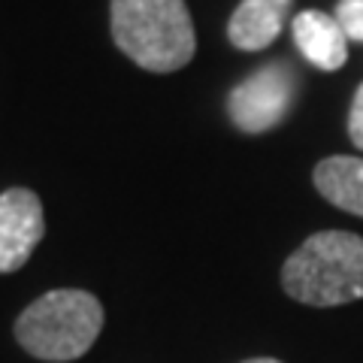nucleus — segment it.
<instances>
[{"label": "nucleus", "mask_w": 363, "mask_h": 363, "mask_svg": "<svg viewBox=\"0 0 363 363\" xmlns=\"http://www.w3.org/2000/svg\"><path fill=\"white\" fill-rule=\"evenodd\" d=\"M112 40L149 73H176L197 52L185 0H112Z\"/></svg>", "instance_id": "obj_1"}, {"label": "nucleus", "mask_w": 363, "mask_h": 363, "mask_svg": "<svg viewBox=\"0 0 363 363\" xmlns=\"http://www.w3.org/2000/svg\"><path fill=\"white\" fill-rule=\"evenodd\" d=\"M281 288L306 306H345L363 300V236L348 230L312 233L285 267Z\"/></svg>", "instance_id": "obj_2"}, {"label": "nucleus", "mask_w": 363, "mask_h": 363, "mask_svg": "<svg viewBox=\"0 0 363 363\" xmlns=\"http://www.w3.org/2000/svg\"><path fill=\"white\" fill-rule=\"evenodd\" d=\"M104 330V306L79 288L49 291L33 300L16 321V339L28 354L67 363L88 354Z\"/></svg>", "instance_id": "obj_3"}, {"label": "nucleus", "mask_w": 363, "mask_h": 363, "mask_svg": "<svg viewBox=\"0 0 363 363\" xmlns=\"http://www.w3.org/2000/svg\"><path fill=\"white\" fill-rule=\"evenodd\" d=\"M297 79L285 64H269L230 91L227 109L242 133H264L288 116Z\"/></svg>", "instance_id": "obj_4"}, {"label": "nucleus", "mask_w": 363, "mask_h": 363, "mask_svg": "<svg viewBox=\"0 0 363 363\" xmlns=\"http://www.w3.org/2000/svg\"><path fill=\"white\" fill-rule=\"evenodd\" d=\"M45 233L43 203L30 188H9L0 194V272L28 264Z\"/></svg>", "instance_id": "obj_5"}, {"label": "nucleus", "mask_w": 363, "mask_h": 363, "mask_svg": "<svg viewBox=\"0 0 363 363\" xmlns=\"http://www.w3.org/2000/svg\"><path fill=\"white\" fill-rule=\"evenodd\" d=\"M294 43L303 52V58L324 73H333L348 61V37L336 16H327L321 9H303L294 16Z\"/></svg>", "instance_id": "obj_6"}, {"label": "nucleus", "mask_w": 363, "mask_h": 363, "mask_svg": "<svg viewBox=\"0 0 363 363\" xmlns=\"http://www.w3.org/2000/svg\"><path fill=\"white\" fill-rule=\"evenodd\" d=\"M291 4L294 0H242L227 21V37L242 52L267 49V45H272V40H279Z\"/></svg>", "instance_id": "obj_7"}, {"label": "nucleus", "mask_w": 363, "mask_h": 363, "mask_svg": "<svg viewBox=\"0 0 363 363\" xmlns=\"http://www.w3.org/2000/svg\"><path fill=\"white\" fill-rule=\"evenodd\" d=\"M312 179L318 194L327 203L363 218V157L354 155L324 157V161H318Z\"/></svg>", "instance_id": "obj_8"}, {"label": "nucleus", "mask_w": 363, "mask_h": 363, "mask_svg": "<svg viewBox=\"0 0 363 363\" xmlns=\"http://www.w3.org/2000/svg\"><path fill=\"white\" fill-rule=\"evenodd\" d=\"M333 16L342 25L348 43H363V0H339Z\"/></svg>", "instance_id": "obj_9"}, {"label": "nucleus", "mask_w": 363, "mask_h": 363, "mask_svg": "<svg viewBox=\"0 0 363 363\" xmlns=\"http://www.w3.org/2000/svg\"><path fill=\"white\" fill-rule=\"evenodd\" d=\"M348 136L351 143L357 145V149L363 152V82L357 88L354 100H351V112H348Z\"/></svg>", "instance_id": "obj_10"}, {"label": "nucleus", "mask_w": 363, "mask_h": 363, "mask_svg": "<svg viewBox=\"0 0 363 363\" xmlns=\"http://www.w3.org/2000/svg\"><path fill=\"white\" fill-rule=\"evenodd\" d=\"M242 363H281L276 357H252V360H242Z\"/></svg>", "instance_id": "obj_11"}]
</instances>
